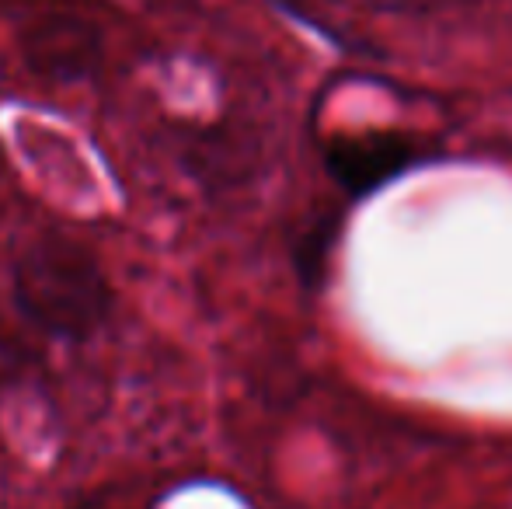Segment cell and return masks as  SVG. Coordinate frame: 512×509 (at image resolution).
Instances as JSON below:
<instances>
[{"label":"cell","instance_id":"cell-1","mask_svg":"<svg viewBox=\"0 0 512 509\" xmlns=\"http://www.w3.org/2000/svg\"><path fill=\"white\" fill-rule=\"evenodd\" d=\"M14 304L39 332L84 342L112 318L115 293L91 248L67 234H42L14 262Z\"/></svg>","mask_w":512,"mask_h":509},{"label":"cell","instance_id":"cell-2","mask_svg":"<svg viewBox=\"0 0 512 509\" xmlns=\"http://www.w3.org/2000/svg\"><path fill=\"white\" fill-rule=\"evenodd\" d=\"M21 60L46 84H77L102 63V32L74 11H46L21 32Z\"/></svg>","mask_w":512,"mask_h":509},{"label":"cell","instance_id":"cell-3","mask_svg":"<svg viewBox=\"0 0 512 509\" xmlns=\"http://www.w3.org/2000/svg\"><path fill=\"white\" fill-rule=\"evenodd\" d=\"M425 157V147L401 133L335 136L324 147V168L345 196L359 199L384 189Z\"/></svg>","mask_w":512,"mask_h":509},{"label":"cell","instance_id":"cell-4","mask_svg":"<svg viewBox=\"0 0 512 509\" xmlns=\"http://www.w3.org/2000/svg\"><path fill=\"white\" fill-rule=\"evenodd\" d=\"M331 241H335V231L324 224H314V231L307 234L297 245V269L307 283H317L324 272V255L331 252Z\"/></svg>","mask_w":512,"mask_h":509}]
</instances>
